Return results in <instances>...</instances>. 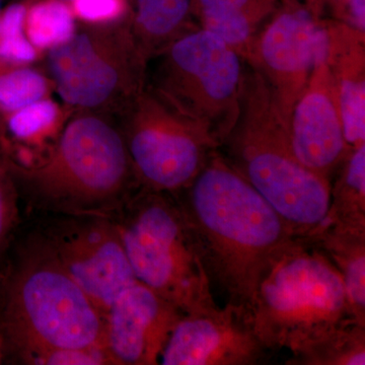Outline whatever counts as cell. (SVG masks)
Wrapping results in <instances>:
<instances>
[{"instance_id":"6da1fadb","label":"cell","mask_w":365,"mask_h":365,"mask_svg":"<svg viewBox=\"0 0 365 365\" xmlns=\"http://www.w3.org/2000/svg\"><path fill=\"white\" fill-rule=\"evenodd\" d=\"M200 251L212 288L250 313L262 273L294 235L220 150L174 195Z\"/></svg>"},{"instance_id":"7a4b0ae2","label":"cell","mask_w":365,"mask_h":365,"mask_svg":"<svg viewBox=\"0 0 365 365\" xmlns=\"http://www.w3.org/2000/svg\"><path fill=\"white\" fill-rule=\"evenodd\" d=\"M218 150L295 237H309L325 225L331 182L297 160L265 81L247 63L239 117Z\"/></svg>"},{"instance_id":"3957f363","label":"cell","mask_w":365,"mask_h":365,"mask_svg":"<svg viewBox=\"0 0 365 365\" xmlns=\"http://www.w3.org/2000/svg\"><path fill=\"white\" fill-rule=\"evenodd\" d=\"M107 115L76 111L49 153L29 167L7 163L38 202L88 215L124 199L139 184L123 132Z\"/></svg>"},{"instance_id":"277c9868","label":"cell","mask_w":365,"mask_h":365,"mask_svg":"<svg viewBox=\"0 0 365 365\" xmlns=\"http://www.w3.org/2000/svg\"><path fill=\"white\" fill-rule=\"evenodd\" d=\"M249 314L269 351L290 353L353 319L339 272L307 237H294L274 255Z\"/></svg>"},{"instance_id":"5b68a950","label":"cell","mask_w":365,"mask_h":365,"mask_svg":"<svg viewBox=\"0 0 365 365\" xmlns=\"http://www.w3.org/2000/svg\"><path fill=\"white\" fill-rule=\"evenodd\" d=\"M2 332L21 357L45 348H104L105 314L42 244L7 281Z\"/></svg>"},{"instance_id":"8992f818","label":"cell","mask_w":365,"mask_h":365,"mask_svg":"<svg viewBox=\"0 0 365 365\" xmlns=\"http://www.w3.org/2000/svg\"><path fill=\"white\" fill-rule=\"evenodd\" d=\"M116 225L137 281L184 314L220 306L176 197L139 187Z\"/></svg>"},{"instance_id":"52a82bcc","label":"cell","mask_w":365,"mask_h":365,"mask_svg":"<svg viewBox=\"0 0 365 365\" xmlns=\"http://www.w3.org/2000/svg\"><path fill=\"white\" fill-rule=\"evenodd\" d=\"M155 58L158 63L146 85L220 148L239 117L246 61L225 41L199 26L182 34Z\"/></svg>"},{"instance_id":"ba28073f","label":"cell","mask_w":365,"mask_h":365,"mask_svg":"<svg viewBox=\"0 0 365 365\" xmlns=\"http://www.w3.org/2000/svg\"><path fill=\"white\" fill-rule=\"evenodd\" d=\"M48 53L60 97L76 111L121 115L148 83V63L130 20L88 25Z\"/></svg>"},{"instance_id":"9c48e42d","label":"cell","mask_w":365,"mask_h":365,"mask_svg":"<svg viewBox=\"0 0 365 365\" xmlns=\"http://www.w3.org/2000/svg\"><path fill=\"white\" fill-rule=\"evenodd\" d=\"M125 143L139 185L177 194L201 172L217 144L146 85L121 115Z\"/></svg>"},{"instance_id":"30bf717a","label":"cell","mask_w":365,"mask_h":365,"mask_svg":"<svg viewBox=\"0 0 365 365\" xmlns=\"http://www.w3.org/2000/svg\"><path fill=\"white\" fill-rule=\"evenodd\" d=\"M327 53V21L300 0H280L255 37L246 63L265 81L287 126L314 66Z\"/></svg>"},{"instance_id":"8fae6325","label":"cell","mask_w":365,"mask_h":365,"mask_svg":"<svg viewBox=\"0 0 365 365\" xmlns=\"http://www.w3.org/2000/svg\"><path fill=\"white\" fill-rule=\"evenodd\" d=\"M41 242L105 316L137 281L116 225L108 218L60 220Z\"/></svg>"},{"instance_id":"7c38bea8","label":"cell","mask_w":365,"mask_h":365,"mask_svg":"<svg viewBox=\"0 0 365 365\" xmlns=\"http://www.w3.org/2000/svg\"><path fill=\"white\" fill-rule=\"evenodd\" d=\"M244 307L184 314L160 355L163 365H256L267 353Z\"/></svg>"},{"instance_id":"4fadbf2b","label":"cell","mask_w":365,"mask_h":365,"mask_svg":"<svg viewBox=\"0 0 365 365\" xmlns=\"http://www.w3.org/2000/svg\"><path fill=\"white\" fill-rule=\"evenodd\" d=\"M292 150L307 170L332 182L350 150L337 91L326 59L319 60L294 106L287 124Z\"/></svg>"},{"instance_id":"5bb4252c","label":"cell","mask_w":365,"mask_h":365,"mask_svg":"<svg viewBox=\"0 0 365 365\" xmlns=\"http://www.w3.org/2000/svg\"><path fill=\"white\" fill-rule=\"evenodd\" d=\"M184 314L136 281L105 316V346L113 364H160L170 334Z\"/></svg>"},{"instance_id":"9a60e30c","label":"cell","mask_w":365,"mask_h":365,"mask_svg":"<svg viewBox=\"0 0 365 365\" xmlns=\"http://www.w3.org/2000/svg\"><path fill=\"white\" fill-rule=\"evenodd\" d=\"M326 61L337 91L346 143L365 144V33L338 20L327 21Z\"/></svg>"},{"instance_id":"2e32d148","label":"cell","mask_w":365,"mask_h":365,"mask_svg":"<svg viewBox=\"0 0 365 365\" xmlns=\"http://www.w3.org/2000/svg\"><path fill=\"white\" fill-rule=\"evenodd\" d=\"M280 0H192L199 28L215 34L246 61L257 34Z\"/></svg>"},{"instance_id":"e0dca14e","label":"cell","mask_w":365,"mask_h":365,"mask_svg":"<svg viewBox=\"0 0 365 365\" xmlns=\"http://www.w3.org/2000/svg\"><path fill=\"white\" fill-rule=\"evenodd\" d=\"M307 239L330 259L344 285L350 314L365 325V230L324 225Z\"/></svg>"},{"instance_id":"ac0fdd59","label":"cell","mask_w":365,"mask_h":365,"mask_svg":"<svg viewBox=\"0 0 365 365\" xmlns=\"http://www.w3.org/2000/svg\"><path fill=\"white\" fill-rule=\"evenodd\" d=\"M192 0H135L131 28L141 52L148 62L190 26Z\"/></svg>"},{"instance_id":"d6986e66","label":"cell","mask_w":365,"mask_h":365,"mask_svg":"<svg viewBox=\"0 0 365 365\" xmlns=\"http://www.w3.org/2000/svg\"><path fill=\"white\" fill-rule=\"evenodd\" d=\"M333 179L326 225L365 230V144L350 151Z\"/></svg>"},{"instance_id":"ffe728a7","label":"cell","mask_w":365,"mask_h":365,"mask_svg":"<svg viewBox=\"0 0 365 365\" xmlns=\"http://www.w3.org/2000/svg\"><path fill=\"white\" fill-rule=\"evenodd\" d=\"M290 354L287 364L364 365L365 325L350 319Z\"/></svg>"},{"instance_id":"44dd1931","label":"cell","mask_w":365,"mask_h":365,"mask_svg":"<svg viewBox=\"0 0 365 365\" xmlns=\"http://www.w3.org/2000/svg\"><path fill=\"white\" fill-rule=\"evenodd\" d=\"M76 16L64 0L30 1L26 11V37L38 51L68 42L76 34Z\"/></svg>"},{"instance_id":"7402d4cb","label":"cell","mask_w":365,"mask_h":365,"mask_svg":"<svg viewBox=\"0 0 365 365\" xmlns=\"http://www.w3.org/2000/svg\"><path fill=\"white\" fill-rule=\"evenodd\" d=\"M53 88V81L28 64L0 60V108L4 114L49 98Z\"/></svg>"},{"instance_id":"603a6c76","label":"cell","mask_w":365,"mask_h":365,"mask_svg":"<svg viewBox=\"0 0 365 365\" xmlns=\"http://www.w3.org/2000/svg\"><path fill=\"white\" fill-rule=\"evenodd\" d=\"M30 0L9 4L0 13V60L14 64L32 63L38 50L26 35L25 23Z\"/></svg>"},{"instance_id":"cb8c5ba5","label":"cell","mask_w":365,"mask_h":365,"mask_svg":"<svg viewBox=\"0 0 365 365\" xmlns=\"http://www.w3.org/2000/svg\"><path fill=\"white\" fill-rule=\"evenodd\" d=\"M21 359L37 365L113 364L104 348H45L28 352Z\"/></svg>"},{"instance_id":"d4e9b609","label":"cell","mask_w":365,"mask_h":365,"mask_svg":"<svg viewBox=\"0 0 365 365\" xmlns=\"http://www.w3.org/2000/svg\"><path fill=\"white\" fill-rule=\"evenodd\" d=\"M74 16L88 25H104L124 20L128 0H69Z\"/></svg>"},{"instance_id":"484cf974","label":"cell","mask_w":365,"mask_h":365,"mask_svg":"<svg viewBox=\"0 0 365 365\" xmlns=\"http://www.w3.org/2000/svg\"><path fill=\"white\" fill-rule=\"evenodd\" d=\"M16 179L0 155V256L4 253L18 216Z\"/></svg>"},{"instance_id":"4316f807","label":"cell","mask_w":365,"mask_h":365,"mask_svg":"<svg viewBox=\"0 0 365 365\" xmlns=\"http://www.w3.org/2000/svg\"><path fill=\"white\" fill-rule=\"evenodd\" d=\"M335 11L338 21L365 33V0H345Z\"/></svg>"},{"instance_id":"83f0119b","label":"cell","mask_w":365,"mask_h":365,"mask_svg":"<svg viewBox=\"0 0 365 365\" xmlns=\"http://www.w3.org/2000/svg\"><path fill=\"white\" fill-rule=\"evenodd\" d=\"M7 143V131L6 125V114L0 108V151L4 150Z\"/></svg>"},{"instance_id":"f1b7e54d","label":"cell","mask_w":365,"mask_h":365,"mask_svg":"<svg viewBox=\"0 0 365 365\" xmlns=\"http://www.w3.org/2000/svg\"><path fill=\"white\" fill-rule=\"evenodd\" d=\"M2 341H4V338H2L1 332H0V364H1L2 361V355H4V353H2Z\"/></svg>"},{"instance_id":"f546056e","label":"cell","mask_w":365,"mask_h":365,"mask_svg":"<svg viewBox=\"0 0 365 365\" xmlns=\"http://www.w3.org/2000/svg\"><path fill=\"white\" fill-rule=\"evenodd\" d=\"M64 1L69 2V0H64Z\"/></svg>"},{"instance_id":"4dcf8cb0","label":"cell","mask_w":365,"mask_h":365,"mask_svg":"<svg viewBox=\"0 0 365 365\" xmlns=\"http://www.w3.org/2000/svg\"><path fill=\"white\" fill-rule=\"evenodd\" d=\"M0 13H1V9H0Z\"/></svg>"}]
</instances>
